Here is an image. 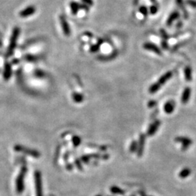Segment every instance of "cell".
Here are the masks:
<instances>
[{
    "instance_id": "1",
    "label": "cell",
    "mask_w": 196,
    "mask_h": 196,
    "mask_svg": "<svg viewBox=\"0 0 196 196\" xmlns=\"http://www.w3.org/2000/svg\"><path fill=\"white\" fill-rule=\"evenodd\" d=\"M20 33H21V29H20V28L18 26H15V27L13 28L12 35H11L10 37V44H9L7 51L6 55L7 57H10L11 55L14 53V51L17 47V39H18Z\"/></svg>"
},
{
    "instance_id": "37",
    "label": "cell",
    "mask_w": 196,
    "mask_h": 196,
    "mask_svg": "<svg viewBox=\"0 0 196 196\" xmlns=\"http://www.w3.org/2000/svg\"><path fill=\"white\" fill-rule=\"evenodd\" d=\"M97 196H100V195H97Z\"/></svg>"
},
{
    "instance_id": "4",
    "label": "cell",
    "mask_w": 196,
    "mask_h": 196,
    "mask_svg": "<svg viewBox=\"0 0 196 196\" xmlns=\"http://www.w3.org/2000/svg\"><path fill=\"white\" fill-rule=\"evenodd\" d=\"M35 184L37 196H43V193H42V177L39 171H36L35 173Z\"/></svg>"
},
{
    "instance_id": "24",
    "label": "cell",
    "mask_w": 196,
    "mask_h": 196,
    "mask_svg": "<svg viewBox=\"0 0 196 196\" xmlns=\"http://www.w3.org/2000/svg\"><path fill=\"white\" fill-rule=\"evenodd\" d=\"M137 148H138L137 142H136V141H135V140H134V141L131 142V143L130 148V152H131V153H135V152H136V151L137 150Z\"/></svg>"
},
{
    "instance_id": "20",
    "label": "cell",
    "mask_w": 196,
    "mask_h": 196,
    "mask_svg": "<svg viewBox=\"0 0 196 196\" xmlns=\"http://www.w3.org/2000/svg\"><path fill=\"white\" fill-rule=\"evenodd\" d=\"M160 88H161V86H160L157 83L153 84L152 85L150 86V88H149V93H150V94H154V93L157 92L158 91H159Z\"/></svg>"
},
{
    "instance_id": "2",
    "label": "cell",
    "mask_w": 196,
    "mask_h": 196,
    "mask_svg": "<svg viewBox=\"0 0 196 196\" xmlns=\"http://www.w3.org/2000/svg\"><path fill=\"white\" fill-rule=\"evenodd\" d=\"M26 172H27V168L26 166H23L16 179V191L19 194L23 193L24 190V178Z\"/></svg>"
},
{
    "instance_id": "15",
    "label": "cell",
    "mask_w": 196,
    "mask_h": 196,
    "mask_svg": "<svg viewBox=\"0 0 196 196\" xmlns=\"http://www.w3.org/2000/svg\"><path fill=\"white\" fill-rule=\"evenodd\" d=\"M179 16V12L177 11H174V12H171V15H169L168 19L166 21V25L167 26H171L174 22L176 20H177Z\"/></svg>"
},
{
    "instance_id": "25",
    "label": "cell",
    "mask_w": 196,
    "mask_h": 196,
    "mask_svg": "<svg viewBox=\"0 0 196 196\" xmlns=\"http://www.w3.org/2000/svg\"><path fill=\"white\" fill-rule=\"evenodd\" d=\"M100 45H101V43L100 42H98V43L94 44L90 47V52H96L98 50H100Z\"/></svg>"
},
{
    "instance_id": "36",
    "label": "cell",
    "mask_w": 196,
    "mask_h": 196,
    "mask_svg": "<svg viewBox=\"0 0 196 196\" xmlns=\"http://www.w3.org/2000/svg\"><path fill=\"white\" fill-rule=\"evenodd\" d=\"M150 1H151V2H154L155 0H150Z\"/></svg>"
},
{
    "instance_id": "16",
    "label": "cell",
    "mask_w": 196,
    "mask_h": 196,
    "mask_svg": "<svg viewBox=\"0 0 196 196\" xmlns=\"http://www.w3.org/2000/svg\"><path fill=\"white\" fill-rule=\"evenodd\" d=\"M70 7L71 10V12L73 15H76L80 10L79 8V3L76 2L72 1L70 2Z\"/></svg>"
},
{
    "instance_id": "13",
    "label": "cell",
    "mask_w": 196,
    "mask_h": 196,
    "mask_svg": "<svg viewBox=\"0 0 196 196\" xmlns=\"http://www.w3.org/2000/svg\"><path fill=\"white\" fill-rule=\"evenodd\" d=\"M191 95V89L190 87H186L184 89L182 95V104H187L189 101Z\"/></svg>"
},
{
    "instance_id": "30",
    "label": "cell",
    "mask_w": 196,
    "mask_h": 196,
    "mask_svg": "<svg viewBox=\"0 0 196 196\" xmlns=\"http://www.w3.org/2000/svg\"><path fill=\"white\" fill-rule=\"evenodd\" d=\"M186 2L188 5L191 6L192 7H196V1H195V0H187Z\"/></svg>"
},
{
    "instance_id": "10",
    "label": "cell",
    "mask_w": 196,
    "mask_h": 196,
    "mask_svg": "<svg viewBox=\"0 0 196 196\" xmlns=\"http://www.w3.org/2000/svg\"><path fill=\"white\" fill-rule=\"evenodd\" d=\"M161 125V121L159 120H155L153 124H150V126H149L148 130L147 131L148 136H153L156 133V131L159 130V126Z\"/></svg>"
},
{
    "instance_id": "11",
    "label": "cell",
    "mask_w": 196,
    "mask_h": 196,
    "mask_svg": "<svg viewBox=\"0 0 196 196\" xmlns=\"http://www.w3.org/2000/svg\"><path fill=\"white\" fill-rule=\"evenodd\" d=\"M145 142V136L144 135H140L139 139V144H138L137 148V156L141 157L143 154Z\"/></svg>"
},
{
    "instance_id": "6",
    "label": "cell",
    "mask_w": 196,
    "mask_h": 196,
    "mask_svg": "<svg viewBox=\"0 0 196 196\" xmlns=\"http://www.w3.org/2000/svg\"><path fill=\"white\" fill-rule=\"evenodd\" d=\"M175 141L182 143V150L183 151L188 150L193 142L192 140L186 137H177L175 138Z\"/></svg>"
},
{
    "instance_id": "21",
    "label": "cell",
    "mask_w": 196,
    "mask_h": 196,
    "mask_svg": "<svg viewBox=\"0 0 196 196\" xmlns=\"http://www.w3.org/2000/svg\"><path fill=\"white\" fill-rule=\"evenodd\" d=\"M176 2H177V6L181 9L182 12H184V15H185V17H188V13L186 12L185 7H184V4H183V1L182 0H176Z\"/></svg>"
},
{
    "instance_id": "34",
    "label": "cell",
    "mask_w": 196,
    "mask_h": 196,
    "mask_svg": "<svg viewBox=\"0 0 196 196\" xmlns=\"http://www.w3.org/2000/svg\"><path fill=\"white\" fill-rule=\"evenodd\" d=\"M155 104H156V103H155V102H150H150H149L148 105H149V107H153V105H155Z\"/></svg>"
},
{
    "instance_id": "12",
    "label": "cell",
    "mask_w": 196,
    "mask_h": 196,
    "mask_svg": "<svg viewBox=\"0 0 196 196\" xmlns=\"http://www.w3.org/2000/svg\"><path fill=\"white\" fill-rule=\"evenodd\" d=\"M172 75L173 74L171 71H168V72L165 73L163 76H161L159 78V81H158L156 83L159 84L160 86H161L162 85H164L165 83H166V82L172 77Z\"/></svg>"
},
{
    "instance_id": "23",
    "label": "cell",
    "mask_w": 196,
    "mask_h": 196,
    "mask_svg": "<svg viewBox=\"0 0 196 196\" xmlns=\"http://www.w3.org/2000/svg\"><path fill=\"white\" fill-rule=\"evenodd\" d=\"M26 61L28 62H36L39 59V57L37 56V55H26L25 57H24Z\"/></svg>"
},
{
    "instance_id": "35",
    "label": "cell",
    "mask_w": 196,
    "mask_h": 196,
    "mask_svg": "<svg viewBox=\"0 0 196 196\" xmlns=\"http://www.w3.org/2000/svg\"><path fill=\"white\" fill-rule=\"evenodd\" d=\"M138 1H139V0H135V1H134V2H135V4H137Z\"/></svg>"
},
{
    "instance_id": "28",
    "label": "cell",
    "mask_w": 196,
    "mask_h": 196,
    "mask_svg": "<svg viewBox=\"0 0 196 196\" xmlns=\"http://www.w3.org/2000/svg\"><path fill=\"white\" fill-rule=\"evenodd\" d=\"M111 192L113 193H116V194H124V191L121 189L118 188V187H113L111 188Z\"/></svg>"
},
{
    "instance_id": "32",
    "label": "cell",
    "mask_w": 196,
    "mask_h": 196,
    "mask_svg": "<svg viewBox=\"0 0 196 196\" xmlns=\"http://www.w3.org/2000/svg\"><path fill=\"white\" fill-rule=\"evenodd\" d=\"M81 1L84 4H86L88 6H93V4H94L93 0H81Z\"/></svg>"
},
{
    "instance_id": "14",
    "label": "cell",
    "mask_w": 196,
    "mask_h": 196,
    "mask_svg": "<svg viewBox=\"0 0 196 196\" xmlns=\"http://www.w3.org/2000/svg\"><path fill=\"white\" fill-rule=\"evenodd\" d=\"M175 108V103L172 100H169L164 105V111L165 113H168V114H171V113L174 112Z\"/></svg>"
},
{
    "instance_id": "19",
    "label": "cell",
    "mask_w": 196,
    "mask_h": 196,
    "mask_svg": "<svg viewBox=\"0 0 196 196\" xmlns=\"http://www.w3.org/2000/svg\"><path fill=\"white\" fill-rule=\"evenodd\" d=\"M191 173V170L190 169L188 168H184L182 169V170L180 171L179 173V177L182 178V179H184V178H186L188 177L189 175Z\"/></svg>"
},
{
    "instance_id": "18",
    "label": "cell",
    "mask_w": 196,
    "mask_h": 196,
    "mask_svg": "<svg viewBox=\"0 0 196 196\" xmlns=\"http://www.w3.org/2000/svg\"><path fill=\"white\" fill-rule=\"evenodd\" d=\"M184 78H185L186 81L188 82L192 81V79H193L192 69H191L190 66H187L186 68H184Z\"/></svg>"
},
{
    "instance_id": "31",
    "label": "cell",
    "mask_w": 196,
    "mask_h": 196,
    "mask_svg": "<svg viewBox=\"0 0 196 196\" xmlns=\"http://www.w3.org/2000/svg\"><path fill=\"white\" fill-rule=\"evenodd\" d=\"M150 12L151 14L154 15L158 12V7L156 5H153L151 6V7L150 8Z\"/></svg>"
},
{
    "instance_id": "29",
    "label": "cell",
    "mask_w": 196,
    "mask_h": 196,
    "mask_svg": "<svg viewBox=\"0 0 196 196\" xmlns=\"http://www.w3.org/2000/svg\"><path fill=\"white\" fill-rule=\"evenodd\" d=\"M79 8L81 9V10H84V11H86V12H89V10H90V7H89L88 5H86V4H79Z\"/></svg>"
},
{
    "instance_id": "7",
    "label": "cell",
    "mask_w": 196,
    "mask_h": 196,
    "mask_svg": "<svg viewBox=\"0 0 196 196\" xmlns=\"http://www.w3.org/2000/svg\"><path fill=\"white\" fill-rule=\"evenodd\" d=\"M36 12V7L33 5H30L23 9V10H21L19 13V15L21 17L23 18H26V17H30L31 15H32Z\"/></svg>"
},
{
    "instance_id": "33",
    "label": "cell",
    "mask_w": 196,
    "mask_h": 196,
    "mask_svg": "<svg viewBox=\"0 0 196 196\" xmlns=\"http://www.w3.org/2000/svg\"><path fill=\"white\" fill-rule=\"evenodd\" d=\"M89 159H90V157H88V156H83V157H81L82 161L84 162V163H88V162H89Z\"/></svg>"
},
{
    "instance_id": "26",
    "label": "cell",
    "mask_w": 196,
    "mask_h": 196,
    "mask_svg": "<svg viewBox=\"0 0 196 196\" xmlns=\"http://www.w3.org/2000/svg\"><path fill=\"white\" fill-rule=\"evenodd\" d=\"M72 141H73V145H74L75 147H77L78 145H79L80 143H81V138H80L79 137H78V136H74V137H73Z\"/></svg>"
},
{
    "instance_id": "8",
    "label": "cell",
    "mask_w": 196,
    "mask_h": 196,
    "mask_svg": "<svg viewBox=\"0 0 196 196\" xmlns=\"http://www.w3.org/2000/svg\"><path fill=\"white\" fill-rule=\"evenodd\" d=\"M12 66H11V64L10 63L7 62V63L4 64V67L3 79L5 80V81H8V80L11 78V76H12Z\"/></svg>"
},
{
    "instance_id": "3",
    "label": "cell",
    "mask_w": 196,
    "mask_h": 196,
    "mask_svg": "<svg viewBox=\"0 0 196 196\" xmlns=\"http://www.w3.org/2000/svg\"><path fill=\"white\" fill-rule=\"evenodd\" d=\"M14 149L15 151H18V152H23V153H26V154H28L31 156L34 157V158H39L40 156V154L39 152L36 150H31V149L26 148L25 147L19 145H17L14 147Z\"/></svg>"
},
{
    "instance_id": "22",
    "label": "cell",
    "mask_w": 196,
    "mask_h": 196,
    "mask_svg": "<svg viewBox=\"0 0 196 196\" xmlns=\"http://www.w3.org/2000/svg\"><path fill=\"white\" fill-rule=\"evenodd\" d=\"M33 74L37 78H44L46 76V73L41 69H36L33 72Z\"/></svg>"
},
{
    "instance_id": "9",
    "label": "cell",
    "mask_w": 196,
    "mask_h": 196,
    "mask_svg": "<svg viewBox=\"0 0 196 196\" xmlns=\"http://www.w3.org/2000/svg\"><path fill=\"white\" fill-rule=\"evenodd\" d=\"M143 48L145 50L150 51V52H154L157 55H161V51L160 50V49L156 45H155L154 44L150 43V42H148V43H145L143 44Z\"/></svg>"
},
{
    "instance_id": "27",
    "label": "cell",
    "mask_w": 196,
    "mask_h": 196,
    "mask_svg": "<svg viewBox=\"0 0 196 196\" xmlns=\"http://www.w3.org/2000/svg\"><path fill=\"white\" fill-rule=\"evenodd\" d=\"M139 11H140V12L142 15V16L143 17L147 16V15H148V10L145 6L140 7Z\"/></svg>"
},
{
    "instance_id": "17",
    "label": "cell",
    "mask_w": 196,
    "mask_h": 196,
    "mask_svg": "<svg viewBox=\"0 0 196 196\" xmlns=\"http://www.w3.org/2000/svg\"><path fill=\"white\" fill-rule=\"evenodd\" d=\"M72 99L73 101L76 103H81L84 101V95L81 94V93H78V92H73L72 94Z\"/></svg>"
},
{
    "instance_id": "5",
    "label": "cell",
    "mask_w": 196,
    "mask_h": 196,
    "mask_svg": "<svg viewBox=\"0 0 196 196\" xmlns=\"http://www.w3.org/2000/svg\"><path fill=\"white\" fill-rule=\"evenodd\" d=\"M60 22H61L62 30H63L64 34H65L66 37H70L71 33L70 26H69L68 21H67V19L63 15H61V16H60Z\"/></svg>"
}]
</instances>
